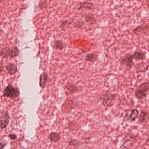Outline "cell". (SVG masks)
Returning <instances> with one entry per match:
<instances>
[{
	"mask_svg": "<svg viewBox=\"0 0 149 149\" xmlns=\"http://www.w3.org/2000/svg\"><path fill=\"white\" fill-rule=\"evenodd\" d=\"M102 105L105 108L112 107L116 99V95L109 91H106L102 93L99 97Z\"/></svg>",
	"mask_w": 149,
	"mask_h": 149,
	"instance_id": "cell-1",
	"label": "cell"
},
{
	"mask_svg": "<svg viewBox=\"0 0 149 149\" xmlns=\"http://www.w3.org/2000/svg\"><path fill=\"white\" fill-rule=\"evenodd\" d=\"M149 91V81H144L139 84L134 92L135 97L138 100L146 98L148 95Z\"/></svg>",
	"mask_w": 149,
	"mask_h": 149,
	"instance_id": "cell-2",
	"label": "cell"
},
{
	"mask_svg": "<svg viewBox=\"0 0 149 149\" xmlns=\"http://www.w3.org/2000/svg\"><path fill=\"white\" fill-rule=\"evenodd\" d=\"M19 53V50L17 47H6L0 51V56L4 58H13L18 56Z\"/></svg>",
	"mask_w": 149,
	"mask_h": 149,
	"instance_id": "cell-3",
	"label": "cell"
},
{
	"mask_svg": "<svg viewBox=\"0 0 149 149\" xmlns=\"http://www.w3.org/2000/svg\"><path fill=\"white\" fill-rule=\"evenodd\" d=\"M3 95L10 98H17L20 95L19 90L16 87H14L12 84H9L4 90Z\"/></svg>",
	"mask_w": 149,
	"mask_h": 149,
	"instance_id": "cell-4",
	"label": "cell"
},
{
	"mask_svg": "<svg viewBox=\"0 0 149 149\" xmlns=\"http://www.w3.org/2000/svg\"><path fill=\"white\" fill-rule=\"evenodd\" d=\"M132 54L127 53L124 55L120 60V64L125 66L127 69H130L135 65Z\"/></svg>",
	"mask_w": 149,
	"mask_h": 149,
	"instance_id": "cell-5",
	"label": "cell"
},
{
	"mask_svg": "<svg viewBox=\"0 0 149 149\" xmlns=\"http://www.w3.org/2000/svg\"><path fill=\"white\" fill-rule=\"evenodd\" d=\"M65 94L67 96L79 93L82 90V88L74 84L67 83L64 87Z\"/></svg>",
	"mask_w": 149,
	"mask_h": 149,
	"instance_id": "cell-6",
	"label": "cell"
},
{
	"mask_svg": "<svg viewBox=\"0 0 149 149\" xmlns=\"http://www.w3.org/2000/svg\"><path fill=\"white\" fill-rule=\"evenodd\" d=\"M149 24H141L133 29L132 32V33L136 35L144 34L148 36L149 34Z\"/></svg>",
	"mask_w": 149,
	"mask_h": 149,
	"instance_id": "cell-7",
	"label": "cell"
},
{
	"mask_svg": "<svg viewBox=\"0 0 149 149\" xmlns=\"http://www.w3.org/2000/svg\"><path fill=\"white\" fill-rule=\"evenodd\" d=\"M139 111L137 109H133L131 110L128 113L125 114V118L128 122L132 123L135 122L138 118Z\"/></svg>",
	"mask_w": 149,
	"mask_h": 149,
	"instance_id": "cell-8",
	"label": "cell"
},
{
	"mask_svg": "<svg viewBox=\"0 0 149 149\" xmlns=\"http://www.w3.org/2000/svg\"><path fill=\"white\" fill-rule=\"evenodd\" d=\"M95 8V6L93 2L89 1H84L78 3L77 6V9L79 11L81 10H93Z\"/></svg>",
	"mask_w": 149,
	"mask_h": 149,
	"instance_id": "cell-9",
	"label": "cell"
},
{
	"mask_svg": "<svg viewBox=\"0 0 149 149\" xmlns=\"http://www.w3.org/2000/svg\"><path fill=\"white\" fill-rule=\"evenodd\" d=\"M10 118V116L8 111L3 113L0 117V128L6 129L9 124Z\"/></svg>",
	"mask_w": 149,
	"mask_h": 149,
	"instance_id": "cell-10",
	"label": "cell"
},
{
	"mask_svg": "<svg viewBox=\"0 0 149 149\" xmlns=\"http://www.w3.org/2000/svg\"><path fill=\"white\" fill-rule=\"evenodd\" d=\"M82 17L84 19V21L85 23L88 25H95L97 22V19L92 14H84L83 15Z\"/></svg>",
	"mask_w": 149,
	"mask_h": 149,
	"instance_id": "cell-11",
	"label": "cell"
},
{
	"mask_svg": "<svg viewBox=\"0 0 149 149\" xmlns=\"http://www.w3.org/2000/svg\"><path fill=\"white\" fill-rule=\"evenodd\" d=\"M63 106H64V109L65 111L67 112L71 111L72 110L74 109L75 107V104L73 99L71 98H68L66 100Z\"/></svg>",
	"mask_w": 149,
	"mask_h": 149,
	"instance_id": "cell-12",
	"label": "cell"
},
{
	"mask_svg": "<svg viewBox=\"0 0 149 149\" xmlns=\"http://www.w3.org/2000/svg\"><path fill=\"white\" fill-rule=\"evenodd\" d=\"M149 65L146 63L142 62L138 63L136 66V73H144L148 70Z\"/></svg>",
	"mask_w": 149,
	"mask_h": 149,
	"instance_id": "cell-13",
	"label": "cell"
},
{
	"mask_svg": "<svg viewBox=\"0 0 149 149\" xmlns=\"http://www.w3.org/2000/svg\"><path fill=\"white\" fill-rule=\"evenodd\" d=\"M98 55L95 53H91L87 54L84 57L85 61L95 63L98 60Z\"/></svg>",
	"mask_w": 149,
	"mask_h": 149,
	"instance_id": "cell-14",
	"label": "cell"
},
{
	"mask_svg": "<svg viewBox=\"0 0 149 149\" xmlns=\"http://www.w3.org/2000/svg\"><path fill=\"white\" fill-rule=\"evenodd\" d=\"M52 47L57 50H62L66 48V45L65 42L62 40H57L54 41L52 44Z\"/></svg>",
	"mask_w": 149,
	"mask_h": 149,
	"instance_id": "cell-15",
	"label": "cell"
},
{
	"mask_svg": "<svg viewBox=\"0 0 149 149\" xmlns=\"http://www.w3.org/2000/svg\"><path fill=\"white\" fill-rule=\"evenodd\" d=\"M132 55L133 59L136 61H143L146 58V54L143 51H135Z\"/></svg>",
	"mask_w": 149,
	"mask_h": 149,
	"instance_id": "cell-16",
	"label": "cell"
},
{
	"mask_svg": "<svg viewBox=\"0 0 149 149\" xmlns=\"http://www.w3.org/2000/svg\"><path fill=\"white\" fill-rule=\"evenodd\" d=\"M49 78V77L48 74L46 72L42 73L40 76L39 84L42 88H44L48 81Z\"/></svg>",
	"mask_w": 149,
	"mask_h": 149,
	"instance_id": "cell-17",
	"label": "cell"
},
{
	"mask_svg": "<svg viewBox=\"0 0 149 149\" xmlns=\"http://www.w3.org/2000/svg\"><path fill=\"white\" fill-rule=\"evenodd\" d=\"M6 68L8 73L11 75H14L17 72V67L16 65L13 63H10L6 66Z\"/></svg>",
	"mask_w": 149,
	"mask_h": 149,
	"instance_id": "cell-18",
	"label": "cell"
},
{
	"mask_svg": "<svg viewBox=\"0 0 149 149\" xmlns=\"http://www.w3.org/2000/svg\"><path fill=\"white\" fill-rule=\"evenodd\" d=\"M50 141L53 143H57L61 139V136L59 133L57 132H51L49 136Z\"/></svg>",
	"mask_w": 149,
	"mask_h": 149,
	"instance_id": "cell-19",
	"label": "cell"
},
{
	"mask_svg": "<svg viewBox=\"0 0 149 149\" xmlns=\"http://www.w3.org/2000/svg\"><path fill=\"white\" fill-rule=\"evenodd\" d=\"M148 117V112L146 111H142L139 114L138 116V123H144L146 120V118Z\"/></svg>",
	"mask_w": 149,
	"mask_h": 149,
	"instance_id": "cell-20",
	"label": "cell"
},
{
	"mask_svg": "<svg viewBox=\"0 0 149 149\" xmlns=\"http://www.w3.org/2000/svg\"><path fill=\"white\" fill-rule=\"evenodd\" d=\"M73 21L69 19H65L63 20L61 22L60 25V28L62 30H65L70 25L73 23Z\"/></svg>",
	"mask_w": 149,
	"mask_h": 149,
	"instance_id": "cell-21",
	"label": "cell"
},
{
	"mask_svg": "<svg viewBox=\"0 0 149 149\" xmlns=\"http://www.w3.org/2000/svg\"><path fill=\"white\" fill-rule=\"evenodd\" d=\"M72 24L75 28L81 29L85 26L86 23L83 20L79 19L76 20L75 21H73Z\"/></svg>",
	"mask_w": 149,
	"mask_h": 149,
	"instance_id": "cell-22",
	"label": "cell"
},
{
	"mask_svg": "<svg viewBox=\"0 0 149 149\" xmlns=\"http://www.w3.org/2000/svg\"><path fill=\"white\" fill-rule=\"evenodd\" d=\"M80 141L77 140V139H73L70 140L68 142V144L69 146H77L79 145Z\"/></svg>",
	"mask_w": 149,
	"mask_h": 149,
	"instance_id": "cell-23",
	"label": "cell"
},
{
	"mask_svg": "<svg viewBox=\"0 0 149 149\" xmlns=\"http://www.w3.org/2000/svg\"><path fill=\"white\" fill-rule=\"evenodd\" d=\"M40 5L42 9H44L47 6V4L46 1H42V3H40Z\"/></svg>",
	"mask_w": 149,
	"mask_h": 149,
	"instance_id": "cell-24",
	"label": "cell"
},
{
	"mask_svg": "<svg viewBox=\"0 0 149 149\" xmlns=\"http://www.w3.org/2000/svg\"><path fill=\"white\" fill-rule=\"evenodd\" d=\"M6 145V141H3L2 142H0V149H4Z\"/></svg>",
	"mask_w": 149,
	"mask_h": 149,
	"instance_id": "cell-25",
	"label": "cell"
},
{
	"mask_svg": "<svg viewBox=\"0 0 149 149\" xmlns=\"http://www.w3.org/2000/svg\"><path fill=\"white\" fill-rule=\"evenodd\" d=\"M8 136L9 137V138H10L11 139H13V140L17 139V136L14 134H10L9 136Z\"/></svg>",
	"mask_w": 149,
	"mask_h": 149,
	"instance_id": "cell-26",
	"label": "cell"
},
{
	"mask_svg": "<svg viewBox=\"0 0 149 149\" xmlns=\"http://www.w3.org/2000/svg\"><path fill=\"white\" fill-rule=\"evenodd\" d=\"M3 71V67L0 64V73Z\"/></svg>",
	"mask_w": 149,
	"mask_h": 149,
	"instance_id": "cell-27",
	"label": "cell"
},
{
	"mask_svg": "<svg viewBox=\"0 0 149 149\" xmlns=\"http://www.w3.org/2000/svg\"><path fill=\"white\" fill-rule=\"evenodd\" d=\"M2 30H1V29H0V35L1 34V33H2Z\"/></svg>",
	"mask_w": 149,
	"mask_h": 149,
	"instance_id": "cell-28",
	"label": "cell"
},
{
	"mask_svg": "<svg viewBox=\"0 0 149 149\" xmlns=\"http://www.w3.org/2000/svg\"><path fill=\"white\" fill-rule=\"evenodd\" d=\"M2 1H0V2H2Z\"/></svg>",
	"mask_w": 149,
	"mask_h": 149,
	"instance_id": "cell-29",
	"label": "cell"
},
{
	"mask_svg": "<svg viewBox=\"0 0 149 149\" xmlns=\"http://www.w3.org/2000/svg\"></svg>",
	"mask_w": 149,
	"mask_h": 149,
	"instance_id": "cell-30",
	"label": "cell"
}]
</instances>
